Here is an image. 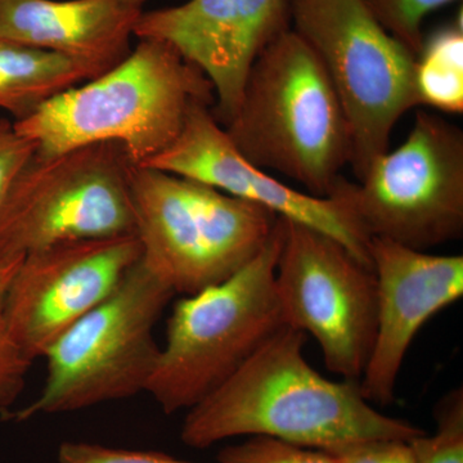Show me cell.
<instances>
[{
  "label": "cell",
  "mask_w": 463,
  "mask_h": 463,
  "mask_svg": "<svg viewBox=\"0 0 463 463\" xmlns=\"http://www.w3.org/2000/svg\"><path fill=\"white\" fill-rule=\"evenodd\" d=\"M292 29L321 60L349 125L350 164L361 181L388 151L405 112L419 106L416 56L380 25L362 0H289Z\"/></svg>",
  "instance_id": "obj_7"
},
{
  "label": "cell",
  "mask_w": 463,
  "mask_h": 463,
  "mask_svg": "<svg viewBox=\"0 0 463 463\" xmlns=\"http://www.w3.org/2000/svg\"><path fill=\"white\" fill-rule=\"evenodd\" d=\"M108 70L16 43L0 41V109L25 120L44 103Z\"/></svg>",
  "instance_id": "obj_16"
},
{
  "label": "cell",
  "mask_w": 463,
  "mask_h": 463,
  "mask_svg": "<svg viewBox=\"0 0 463 463\" xmlns=\"http://www.w3.org/2000/svg\"><path fill=\"white\" fill-rule=\"evenodd\" d=\"M120 2L125 3V5H130V7L142 9V5H145V3L147 2V0H120Z\"/></svg>",
  "instance_id": "obj_25"
},
{
  "label": "cell",
  "mask_w": 463,
  "mask_h": 463,
  "mask_svg": "<svg viewBox=\"0 0 463 463\" xmlns=\"http://www.w3.org/2000/svg\"><path fill=\"white\" fill-rule=\"evenodd\" d=\"M36 151V143L18 132L14 121L0 118V206L14 179Z\"/></svg>",
  "instance_id": "obj_23"
},
{
  "label": "cell",
  "mask_w": 463,
  "mask_h": 463,
  "mask_svg": "<svg viewBox=\"0 0 463 463\" xmlns=\"http://www.w3.org/2000/svg\"><path fill=\"white\" fill-rule=\"evenodd\" d=\"M142 12L120 0H0V41L109 70L129 53Z\"/></svg>",
  "instance_id": "obj_15"
},
{
  "label": "cell",
  "mask_w": 463,
  "mask_h": 463,
  "mask_svg": "<svg viewBox=\"0 0 463 463\" xmlns=\"http://www.w3.org/2000/svg\"><path fill=\"white\" fill-rule=\"evenodd\" d=\"M282 222L276 292L283 322L315 337L331 373L361 381L376 337L373 268L328 234Z\"/></svg>",
  "instance_id": "obj_10"
},
{
  "label": "cell",
  "mask_w": 463,
  "mask_h": 463,
  "mask_svg": "<svg viewBox=\"0 0 463 463\" xmlns=\"http://www.w3.org/2000/svg\"><path fill=\"white\" fill-rule=\"evenodd\" d=\"M130 191L142 263L184 297L242 269L279 219L265 207L147 166H133Z\"/></svg>",
  "instance_id": "obj_5"
},
{
  "label": "cell",
  "mask_w": 463,
  "mask_h": 463,
  "mask_svg": "<svg viewBox=\"0 0 463 463\" xmlns=\"http://www.w3.org/2000/svg\"><path fill=\"white\" fill-rule=\"evenodd\" d=\"M381 26L414 56L421 51L422 23L431 12L456 0H362Z\"/></svg>",
  "instance_id": "obj_20"
},
{
  "label": "cell",
  "mask_w": 463,
  "mask_h": 463,
  "mask_svg": "<svg viewBox=\"0 0 463 463\" xmlns=\"http://www.w3.org/2000/svg\"><path fill=\"white\" fill-rule=\"evenodd\" d=\"M414 90L420 105L446 112H463L462 18L423 41L414 61Z\"/></svg>",
  "instance_id": "obj_17"
},
{
  "label": "cell",
  "mask_w": 463,
  "mask_h": 463,
  "mask_svg": "<svg viewBox=\"0 0 463 463\" xmlns=\"http://www.w3.org/2000/svg\"><path fill=\"white\" fill-rule=\"evenodd\" d=\"M137 234L57 243L24 257L5 298L9 328L30 361L111 297L141 260Z\"/></svg>",
  "instance_id": "obj_11"
},
{
  "label": "cell",
  "mask_w": 463,
  "mask_h": 463,
  "mask_svg": "<svg viewBox=\"0 0 463 463\" xmlns=\"http://www.w3.org/2000/svg\"><path fill=\"white\" fill-rule=\"evenodd\" d=\"M134 165L118 142L36 151L0 206V255L24 258L57 243L136 234Z\"/></svg>",
  "instance_id": "obj_8"
},
{
  "label": "cell",
  "mask_w": 463,
  "mask_h": 463,
  "mask_svg": "<svg viewBox=\"0 0 463 463\" xmlns=\"http://www.w3.org/2000/svg\"><path fill=\"white\" fill-rule=\"evenodd\" d=\"M174 295L139 260L111 297L50 347L38 397L3 420L78 412L146 392L160 355L154 328Z\"/></svg>",
  "instance_id": "obj_6"
},
{
  "label": "cell",
  "mask_w": 463,
  "mask_h": 463,
  "mask_svg": "<svg viewBox=\"0 0 463 463\" xmlns=\"http://www.w3.org/2000/svg\"><path fill=\"white\" fill-rule=\"evenodd\" d=\"M224 130L250 163L300 183L313 196H330L352 156L336 91L316 52L292 27L255 61Z\"/></svg>",
  "instance_id": "obj_3"
},
{
  "label": "cell",
  "mask_w": 463,
  "mask_h": 463,
  "mask_svg": "<svg viewBox=\"0 0 463 463\" xmlns=\"http://www.w3.org/2000/svg\"><path fill=\"white\" fill-rule=\"evenodd\" d=\"M371 261L377 282L376 337L362 374L371 404L394 402L402 364L423 325L463 295V257L432 255L373 237Z\"/></svg>",
  "instance_id": "obj_14"
},
{
  "label": "cell",
  "mask_w": 463,
  "mask_h": 463,
  "mask_svg": "<svg viewBox=\"0 0 463 463\" xmlns=\"http://www.w3.org/2000/svg\"><path fill=\"white\" fill-rule=\"evenodd\" d=\"M199 103H215L209 79L166 43L139 39L118 65L14 123L42 155L118 142L145 165L178 138Z\"/></svg>",
  "instance_id": "obj_2"
},
{
  "label": "cell",
  "mask_w": 463,
  "mask_h": 463,
  "mask_svg": "<svg viewBox=\"0 0 463 463\" xmlns=\"http://www.w3.org/2000/svg\"><path fill=\"white\" fill-rule=\"evenodd\" d=\"M435 430L411 440L416 463H463V390H450L434 408Z\"/></svg>",
  "instance_id": "obj_19"
},
{
  "label": "cell",
  "mask_w": 463,
  "mask_h": 463,
  "mask_svg": "<svg viewBox=\"0 0 463 463\" xmlns=\"http://www.w3.org/2000/svg\"><path fill=\"white\" fill-rule=\"evenodd\" d=\"M307 335L282 327L219 388L187 411L181 439L205 449L240 437H265L332 450L374 440H408L419 426L380 412L359 380L322 376L304 355Z\"/></svg>",
  "instance_id": "obj_1"
},
{
  "label": "cell",
  "mask_w": 463,
  "mask_h": 463,
  "mask_svg": "<svg viewBox=\"0 0 463 463\" xmlns=\"http://www.w3.org/2000/svg\"><path fill=\"white\" fill-rule=\"evenodd\" d=\"M337 463H416L411 441L374 439L327 450Z\"/></svg>",
  "instance_id": "obj_24"
},
{
  "label": "cell",
  "mask_w": 463,
  "mask_h": 463,
  "mask_svg": "<svg viewBox=\"0 0 463 463\" xmlns=\"http://www.w3.org/2000/svg\"><path fill=\"white\" fill-rule=\"evenodd\" d=\"M24 258L0 255V417L12 411L25 389L33 362L25 355L12 335L5 313V298L12 277Z\"/></svg>",
  "instance_id": "obj_18"
},
{
  "label": "cell",
  "mask_w": 463,
  "mask_h": 463,
  "mask_svg": "<svg viewBox=\"0 0 463 463\" xmlns=\"http://www.w3.org/2000/svg\"><path fill=\"white\" fill-rule=\"evenodd\" d=\"M60 463H196L161 452L120 449L87 441H65L58 448Z\"/></svg>",
  "instance_id": "obj_22"
},
{
  "label": "cell",
  "mask_w": 463,
  "mask_h": 463,
  "mask_svg": "<svg viewBox=\"0 0 463 463\" xmlns=\"http://www.w3.org/2000/svg\"><path fill=\"white\" fill-rule=\"evenodd\" d=\"M282 218L257 257L174 306L146 392L166 414L191 410L285 327L276 292Z\"/></svg>",
  "instance_id": "obj_4"
},
{
  "label": "cell",
  "mask_w": 463,
  "mask_h": 463,
  "mask_svg": "<svg viewBox=\"0 0 463 463\" xmlns=\"http://www.w3.org/2000/svg\"><path fill=\"white\" fill-rule=\"evenodd\" d=\"M350 201L365 232L428 251L463 234V132L417 112L407 139L374 158Z\"/></svg>",
  "instance_id": "obj_9"
},
{
  "label": "cell",
  "mask_w": 463,
  "mask_h": 463,
  "mask_svg": "<svg viewBox=\"0 0 463 463\" xmlns=\"http://www.w3.org/2000/svg\"><path fill=\"white\" fill-rule=\"evenodd\" d=\"M210 108L205 103L194 106L178 138L141 166L194 179L265 207L279 218L307 225L339 241L359 260L373 267L371 237L350 201L346 178L341 176L327 197L289 187L243 157Z\"/></svg>",
  "instance_id": "obj_12"
},
{
  "label": "cell",
  "mask_w": 463,
  "mask_h": 463,
  "mask_svg": "<svg viewBox=\"0 0 463 463\" xmlns=\"http://www.w3.org/2000/svg\"><path fill=\"white\" fill-rule=\"evenodd\" d=\"M291 27L289 0H190L142 12L134 36L166 43L214 88L212 114L224 127L261 52Z\"/></svg>",
  "instance_id": "obj_13"
},
{
  "label": "cell",
  "mask_w": 463,
  "mask_h": 463,
  "mask_svg": "<svg viewBox=\"0 0 463 463\" xmlns=\"http://www.w3.org/2000/svg\"><path fill=\"white\" fill-rule=\"evenodd\" d=\"M216 458L219 463H337L327 450L265 437H250L242 443L224 447Z\"/></svg>",
  "instance_id": "obj_21"
}]
</instances>
